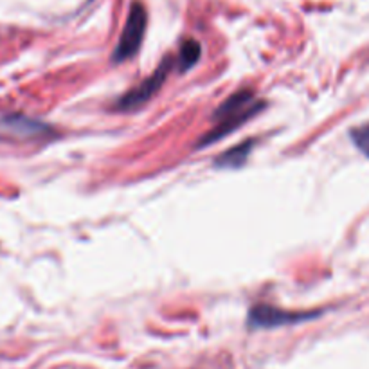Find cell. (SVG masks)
Returning a JSON list of instances; mask_svg holds the SVG:
<instances>
[{
    "instance_id": "obj_7",
    "label": "cell",
    "mask_w": 369,
    "mask_h": 369,
    "mask_svg": "<svg viewBox=\"0 0 369 369\" xmlns=\"http://www.w3.org/2000/svg\"><path fill=\"white\" fill-rule=\"evenodd\" d=\"M200 43L197 40L188 38L184 43L181 45V51H179V56H176V69L181 70V73H186L200 60Z\"/></svg>"
},
{
    "instance_id": "obj_1",
    "label": "cell",
    "mask_w": 369,
    "mask_h": 369,
    "mask_svg": "<svg viewBox=\"0 0 369 369\" xmlns=\"http://www.w3.org/2000/svg\"><path fill=\"white\" fill-rule=\"evenodd\" d=\"M263 107H265V103L259 101L258 96L254 94L250 89H241V91L234 92L216 108L215 116H213L215 126L200 139L198 146H209L211 142L220 141L222 137L232 133L238 126L253 119Z\"/></svg>"
},
{
    "instance_id": "obj_5",
    "label": "cell",
    "mask_w": 369,
    "mask_h": 369,
    "mask_svg": "<svg viewBox=\"0 0 369 369\" xmlns=\"http://www.w3.org/2000/svg\"><path fill=\"white\" fill-rule=\"evenodd\" d=\"M317 314H297V312H287V310L276 308L271 305L253 306L249 312V326L250 328H276L296 324V322L308 321Z\"/></svg>"
},
{
    "instance_id": "obj_3",
    "label": "cell",
    "mask_w": 369,
    "mask_h": 369,
    "mask_svg": "<svg viewBox=\"0 0 369 369\" xmlns=\"http://www.w3.org/2000/svg\"><path fill=\"white\" fill-rule=\"evenodd\" d=\"M170 67H172L170 58L160 61V65L155 69V73L150 74L146 80H142L139 85L130 89L126 94L121 96L119 101L114 105V108L119 112H133V110H137L139 107H142V105H146L148 101H150V99L160 91L163 83L166 82L167 74H170V70H172Z\"/></svg>"
},
{
    "instance_id": "obj_8",
    "label": "cell",
    "mask_w": 369,
    "mask_h": 369,
    "mask_svg": "<svg viewBox=\"0 0 369 369\" xmlns=\"http://www.w3.org/2000/svg\"><path fill=\"white\" fill-rule=\"evenodd\" d=\"M352 141L366 157H369V123H364V125L356 126V128L352 130Z\"/></svg>"
},
{
    "instance_id": "obj_2",
    "label": "cell",
    "mask_w": 369,
    "mask_h": 369,
    "mask_svg": "<svg viewBox=\"0 0 369 369\" xmlns=\"http://www.w3.org/2000/svg\"><path fill=\"white\" fill-rule=\"evenodd\" d=\"M146 9H144L141 2H133L130 6L128 18H126V24L119 36V42H117L114 52H112V60L116 63H121V61L130 60V58L137 54L139 49H141L142 38H144V33H146Z\"/></svg>"
},
{
    "instance_id": "obj_6",
    "label": "cell",
    "mask_w": 369,
    "mask_h": 369,
    "mask_svg": "<svg viewBox=\"0 0 369 369\" xmlns=\"http://www.w3.org/2000/svg\"><path fill=\"white\" fill-rule=\"evenodd\" d=\"M254 146V141H245L241 144L232 146L231 150L223 151L216 159V166L218 167H240L241 164H245V160L249 159V153Z\"/></svg>"
},
{
    "instance_id": "obj_4",
    "label": "cell",
    "mask_w": 369,
    "mask_h": 369,
    "mask_svg": "<svg viewBox=\"0 0 369 369\" xmlns=\"http://www.w3.org/2000/svg\"><path fill=\"white\" fill-rule=\"evenodd\" d=\"M0 132H4L9 137L26 139V141H42V139H51L54 135V130L49 125L38 119L27 116H6L0 119Z\"/></svg>"
}]
</instances>
